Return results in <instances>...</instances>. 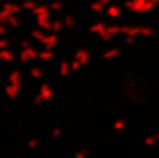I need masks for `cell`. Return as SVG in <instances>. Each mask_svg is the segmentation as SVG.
<instances>
[{
  "label": "cell",
  "instance_id": "6da1fadb",
  "mask_svg": "<svg viewBox=\"0 0 159 158\" xmlns=\"http://www.w3.org/2000/svg\"><path fill=\"white\" fill-rule=\"evenodd\" d=\"M75 59H77L81 64H88V63H89L91 55L87 52V50H80L77 55H75Z\"/></svg>",
  "mask_w": 159,
  "mask_h": 158
},
{
  "label": "cell",
  "instance_id": "7a4b0ae2",
  "mask_svg": "<svg viewBox=\"0 0 159 158\" xmlns=\"http://www.w3.org/2000/svg\"><path fill=\"white\" fill-rule=\"evenodd\" d=\"M158 142H159V133H155V134H152V136H148L144 139V144H145L147 147H152V146H155Z\"/></svg>",
  "mask_w": 159,
  "mask_h": 158
},
{
  "label": "cell",
  "instance_id": "3957f363",
  "mask_svg": "<svg viewBox=\"0 0 159 158\" xmlns=\"http://www.w3.org/2000/svg\"><path fill=\"white\" fill-rule=\"evenodd\" d=\"M119 53H120V50L119 49H109V50H106V52L103 53V59L105 60H110V59H115V58H117L119 56Z\"/></svg>",
  "mask_w": 159,
  "mask_h": 158
},
{
  "label": "cell",
  "instance_id": "277c9868",
  "mask_svg": "<svg viewBox=\"0 0 159 158\" xmlns=\"http://www.w3.org/2000/svg\"><path fill=\"white\" fill-rule=\"evenodd\" d=\"M113 129H115L116 132H121L126 129V120L123 119H117L115 120V123H113Z\"/></svg>",
  "mask_w": 159,
  "mask_h": 158
},
{
  "label": "cell",
  "instance_id": "5b68a950",
  "mask_svg": "<svg viewBox=\"0 0 159 158\" xmlns=\"http://www.w3.org/2000/svg\"><path fill=\"white\" fill-rule=\"evenodd\" d=\"M87 156H88V150L87 148H82L80 153L75 154V158H87Z\"/></svg>",
  "mask_w": 159,
  "mask_h": 158
},
{
  "label": "cell",
  "instance_id": "8992f818",
  "mask_svg": "<svg viewBox=\"0 0 159 158\" xmlns=\"http://www.w3.org/2000/svg\"><path fill=\"white\" fill-rule=\"evenodd\" d=\"M81 66H82V64L80 63V62L77 60V59H75V60L73 62V64H71V69L74 70V72H78V69H80V67H81Z\"/></svg>",
  "mask_w": 159,
  "mask_h": 158
},
{
  "label": "cell",
  "instance_id": "52a82bcc",
  "mask_svg": "<svg viewBox=\"0 0 159 158\" xmlns=\"http://www.w3.org/2000/svg\"><path fill=\"white\" fill-rule=\"evenodd\" d=\"M67 72H69V64L63 63L61 64V74H67Z\"/></svg>",
  "mask_w": 159,
  "mask_h": 158
}]
</instances>
